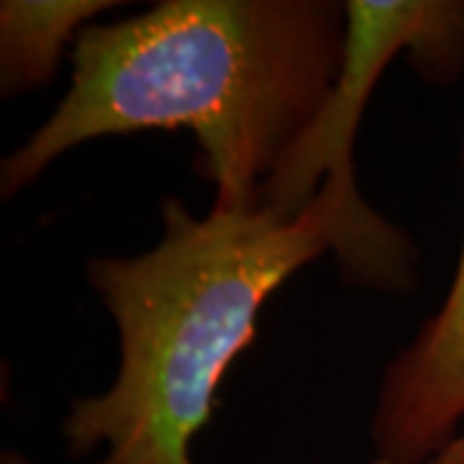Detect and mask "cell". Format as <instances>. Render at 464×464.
Listing matches in <instances>:
<instances>
[{"label": "cell", "mask_w": 464, "mask_h": 464, "mask_svg": "<svg viewBox=\"0 0 464 464\" xmlns=\"http://www.w3.org/2000/svg\"><path fill=\"white\" fill-rule=\"evenodd\" d=\"M111 0H3L0 3V93L21 96L57 72L65 50Z\"/></svg>", "instance_id": "cell-5"}, {"label": "cell", "mask_w": 464, "mask_h": 464, "mask_svg": "<svg viewBox=\"0 0 464 464\" xmlns=\"http://www.w3.org/2000/svg\"><path fill=\"white\" fill-rule=\"evenodd\" d=\"M464 418V243L439 313L382 377L372 444L377 464H426Z\"/></svg>", "instance_id": "cell-4"}, {"label": "cell", "mask_w": 464, "mask_h": 464, "mask_svg": "<svg viewBox=\"0 0 464 464\" xmlns=\"http://www.w3.org/2000/svg\"><path fill=\"white\" fill-rule=\"evenodd\" d=\"M343 52L338 0H163L91 24L70 52L63 101L5 155L0 197H16L91 140L188 130L201 179L217 188L215 209L250 212L328 99Z\"/></svg>", "instance_id": "cell-1"}, {"label": "cell", "mask_w": 464, "mask_h": 464, "mask_svg": "<svg viewBox=\"0 0 464 464\" xmlns=\"http://www.w3.org/2000/svg\"><path fill=\"white\" fill-rule=\"evenodd\" d=\"M0 464H29L18 451H11V449H5L3 451V457H0Z\"/></svg>", "instance_id": "cell-7"}, {"label": "cell", "mask_w": 464, "mask_h": 464, "mask_svg": "<svg viewBox=\"0 0 464 464\" xmlns=\"http://www.w3.org/2000/svg\"><path fill=\"white\" fill-rule=\"evenodd\" d=\"M325 253L346 279L356 271V232L328 186L292 219L264 207L194 217L176 197L163 201L155 248L88 261L119 333V369L106 392L72 402L70 454L106 447L99 464H194L191 444L227 366L256 341L266 299Z\"/></svg>", "instance_id": "cell-2"}, {"label": "cell", "mask_w": 464, "mask_h": 464, "mask_svg": "<svg viewBox=\"0 0 464 464\" xmlns=\"http://www.w3.org/2000/svg\"><path fill=\"white\" fill-rule=\"evenodd\" d=\"M433 78H454L464 65V3L454 0H348L343 65L310 127L286 150L261 186L256 207L292 219L323 186L343 201L359 240L356 284L402 292L413 282V246L372 212L353 179V142L366 101L387 65L402 54Z\"/></svg>", "instance_id": "cell-3"}, {"label": "cell", "mask_w": 464, "mask_h": 464, "mask_svg": "<svg viewBox=\"0 0 464 464\" xmlns=\"http://www.w3.org/2000/svg\"><path fill=\"white\" fill-rule=\"evenodd\" d=\"M426 464H464V433L454 436L447 447H441Z\"/></svg>", "instance_id": "cell-6"}]
</instances>
